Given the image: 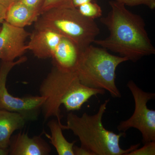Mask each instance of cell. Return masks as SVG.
<instances>
[{
    "mask_svg": "<svg viewBox=\"0 0 155 155\" xmlns=\"http://www.w3.org/2000/svg\"><path fill=\"white\" fill-rule=\"evenodd\" d=\"M109 3L110 11L100 20L108 28L110 35L103 39H96L94 43L133 62L154 54L155 48L143 18L115 0Z\"/></svg>",
    "mask_w": 155,
    "mask_h": 155,
    "instance_id": "6da1fadb",
    "label": "cell"
},
{
    "mask_svg": "<svg viewBox=\"0 0 155 155\" xmlns=\"http://www.w3.org/2000/svg\"><path fill=\"white\" fill-rule=\"evenodd\" d=\"M105 91L83 85L75 72L63 71L54 66L40 86V95L45 97L41 108L45 120L54 117L61 122L62 105L68 112L78 110L92 97Z\"/></svg>",
    "mask_w": 155,
    "mask_h": 155,
    "instance_id": "7a4b0ae2",
    "label": "cell"
},
{
    "mask_svg": "<svg viewBox=\"0 0 155 155\" xmlns=\"http://www.w3.org/2000/svg\"><path fill=\"white\" fill-rule=\"evenodd\" d=\"M110 100L100 106L97 114L93 115L84 113L81 117L72 112L67 116V125H61L63 130H69L79 138L81 146L86 149L93 155H126L138 148L140 143L131 146L127 149L120 147V139L125 137V132L116 134L107 130L103 125V115L105 113Z\"/></svg>",
    "mask_w": 155,
    "mask_h": 155,
    "instance_id": "3957f363",
    "label": "cell"
},
{
    "mask_svg": "<svg viewBox=\"0 0 155 155\" xmlns=\"http://www.w3.org/2000/svg\"><path fill=\"white\" fill-rule=\"evenodd\" d=\"M127 61V58L112 54L104 48L91 45L81 52L75 72L83 85L104 90L113 97L120 98L116 83V70Z\"/></svg>",
    "mask_w": 155,
    "mask_h": 155,
    "instance_id": "277c9868",
    "label": "cell"
},
{
    "mask_svg": "<svg viewBox=\"0 0 155 155\" xmlns=\"http://www.w3.org/2000/svg\"><path fill=\"white\" fill-rule=\"evenodd\" d=\"M47 28L71 40L83 50L92 45L100 33L94 19L80 14L75 7L51 9L35 22V28Z\"/></svg>",
    "mask_w": 155,
    "mask_h": 155,
    "instance_id": "5b68a950",
    "label": "cell"
},
{
    "mask_svg": "<svg viewBox=\"0 0 155 155\" xmlns=\"http://www.w3.org/2000/svg\"><path fill=\"white\" fill-rule=\"evenodd\" d=\"M25 57H21L14 61H1L0 63V110L16 112L22 114L28 121L38 118L45 97L41 96H29L18 97L9 93L7 87V78L9 72L15 66L24 63Z\"/></svg>",
    "mask_w": 155,
    "mask_h": 155,
    "instance_id": "8992f818",
    "label": "cell"
},
{
    "mask_svg": "<svg viewBox=\"0 0 155 155\" xmlns=\"http://www.w3.org/2000/svg\"><path fill=\"white\" fill-rule=\"evenodd\" d=\"M127 85L134 99L135 109L129 119L119 123L117 129L125 132L129 128H135L141 133L143 144L155 141V111L147 106L149 101L155 98V93L144 91L133 81H129Z\"/></svg>",
    "mask_w": 155,
    "mask_h": 155,
    "instance_id": "52a82bcc",
    "label": "cell"
},
{
    "mask_svg": "<svg viewBox=\"0 0 155 155\" xmlns=\"http://www.w3.org/2000/svg\"><path fill=\"white\" fill-rule=\"evenodd\" d=\"M31 33L4 21L0 31V60L14 61L27 50L25 41Z\"/></svg>",
    "mask_w": 155,
    "mask_h": 155,
    "instance_id": "ba28073f",
    "label": "cell"
},
{
    "mask_svg": "<svg viewBox=\"0 0 155 155\" xmlns=\"http://www.w3.org/2000/svg\"><path fill=\"white\" fill-rule=\"evenodd\" d=\"M27 45L38 59L52 58L62 36L58 32L47 28H35L30 35Z\"/></svg>",
    "mask_w": 155,
    "mask_h": 155,
    "instance_id": "9c48e42d",
    "label": "cell"
},
{
    "mask_svg": "<svg viewBox=\"0 0 155 155\" xmlns=\"http://www.w3.org/2000/svg\"><path fill=\"white\" fill-rule=\"evenodd\" d=\"M9 150L11 155H48L51 148L41 136L30 137L20 132L11 136Z\"/></svg>",
    "mask_w": 155,
    "mask_h": 155,
    "instance_id": "30bf717a",
    "label": "cell"
},
{
    "mask_svg": "<svg viewBox=\"0 0 155 155\" xmlns=\"http://www.w3.org/2000/svg\"><path fill=\"white\" fill-rule=\"evenodd\" d=\"M82 50L74 42L62 36L52 58L53 64L66 72H75Z\"/></svg>",
    "mask_w": 155,
    "mask_h": 155,
    "instance_id": "8fae6325",
    "label": "cell"
},
{
    "mask_svg": "<svg viewBox=\"0 0 155 155\" xmlns=\"http://www.w3.org/2000/svg\"><path fill=\"white\" fill-rule=\"evenodd\" d=\"M26 122L22 114L0 110V147L9 148L12 134L16 130L22 129Z\"/></svg>",
    "mask_w": 155,
    "mask_h": 155,
    "instance_id": "7c38bea8",
    "label": "cell"
},
{
    "mask_svg": "<svg viewBox=\"0 0 155 155\" xmlns=\"http://www.w3.org/2000/svg\"><path fill=\"white\" fill-rule=\"evenodd\" d=\"M40 14L18 1L8 7L5 21L15 27L24 28L36 22Z\"/></svg>",
    "mask_w": 155,
    "mask_h": 155,
    "instance_id": "4fadbf2b",
    "label": "cell"
},
{
    "mask_svg": "<svg viewBox=\"0 0 155 155\" xmlns=\"http://www.w3.org/2000/svg\"><path fill=\"white\" fill-rule=\"evenodd\" d=\"M62 125L57 119H51L48 123L51 135L46 132L44 133L49 140L51 144L54 147L58 155H74L73 147L76 141L71 143L67 141L62 132Z\"/></svg>",
    "mask_w": 155,
    "mask_h": 155,
    "instance_id": "5bb4252c",
    "label": "cell"
},
{
    "mask_svg": "<svg viewBox=\"0 0 155 155\" xmlns=\"http://www.w3.org/2000/svg\"><path fill=\"white\" fill-rule=\"evenodd\" d=\"M81 15L89 19H94L102 16V10L99 5L92 2L85 3L77 8Z\"/></svg>",
    "mask_w": 155,
    "mask_h": 155,
    "instance_id": "9a60e30c",
    "label": "cell"
},
{
    "mask_svg": "<svg viewBox=\"0 0 155 155\" xmlns=\"http://www.w3.org/2000/svg\"><path fill=\"white\" fill-rule=\"evenodd\" d=\"M72 7H74L72 0H44L41 14L52 9Z\"/></svg>",
    "mask_w": 155,
    "mask_h": 155,
    "instance_id": "2e32d148",
    "label": "cell"
},
{
    "mask_svg": "<svg viewBox=\"0 0 155 155\" xmlns=\"http://www.w3.org/2000/svg\"><path fill=\"white\" fill-rule=\"evenodd\" d=\"M155 141L149 142L144 144V146L136 149L126 155H155Z\"/></svg>",
    "mask_w": 155,
    "mask_h": 155,
    "instance_id": "e0dca14e",
    "label": "cell"
},
{
    "mask_svg": "<svg viewBox=\"0 0 155 155\" xmlns=\"http://www.w3.org/2000/svg\"><path fill=\"white\" fill-rule=\"evenodd\" d=\"M118 2L123 4L125 6L134 7L144 5L150 9H155V0H115Z\"/></svg>",
    "mask_w": 155,
    "mask_h": 155,
    "instance_id": "ac0fdd59",
    "label": "cell"
},
{
    "mask_svg": "<svg viewBox=\"0 0 155 155\" xmlns=\"http://www.w3.org/2000/svg\"><path fill=\"white\" fill-rule=\"evenodd\" d=\"M30 8L38 11L41 14V11L44 0H19ZM41 15V14H40Z\"/></svg>",
    "mask_w": 155,
    "mask_h": 155,
    "instance_id": "d6986e66",
    "label": "cell"
},
{
    "mask_svg": "<svg viewBox=\"0 0 155 155\" xmlns=\"http://www.w3.org/2000/svg\"><path fill=\"white\" fill-rule=\"evenodd\" d=\"M73 150L74 155H93L91 152L81 146L78 147L74 145Z\"/></svg>",
    "mask_w": 155,
    "mask_h": 155,
    "instance_id": "ffe728a7",
    "label": "cell"
},
{
    "mask_svg": "<svg viewBox=\"0 0 155 155\" xmlns=\"http://www.w3.org/2000/svg\"><path fill=\"white\" fill-rule=\"evenodd\" d=\"M7 9L5 7L0 4V24L5 21Z\"/></svg>",
    "mask_w": 155,
    "mask_h": 155,
    "instance_id": "44dd1931",
    "label": "cell"
},
{
    "mask_svg": "<svg viewBox=\"0 0 155 155\" xmlns=\"http://www.w3.org/2000/svg\"><path fill=\"white\" fill-rule=\"evenodd\" d=\"M92 0H72V3L75 8H78L81 5L92 2Z\"/></svg>",
    "mask_w": 155,
    "mask_h": 155,
    "instance_id": "7402d4cb",
    "label": "cell"
},
{
    "mask_svg": "<svg viewBox=\"0 0 155 155\" xmlns=\"http://www.w3.org/2000/svg\"><path fill=\"white\" fill-rule=\"evenodd\" d=\"M18 1L19 0H0V4L2 5L7 9L11 4Z\"/></svg>",
    "mask_w": 155,
    "mask_h": 155,
    "instance_id": "603a6c76",
    "label": "cell"
},
{
    "mask_svg": "<svg viewBox=\"0 0 155 155\" xmlns=\"http://www.w3.org/2000/svg\"><path fill=\"white\" fill-rule=\"evenodd\" d=\"M9 154V148H4L0 147V155H7Z\"/></svg>",
    "mask_w": 155,
    "mask_h": 155,
    "instance_id": "cb8c5ba5",
    "label": "cell"
},
{
    "mask_svg": "<svg viewBox=\"0 0 155 155\" xmlns=\"http://www.w3.org/2000/svg\"><path fill=\"white\" fill-rule=\"evenodd\" d=\"M1 27H0V31H1Z\"/></svg>",
    "mask_w": 155,
    "mask_h": 155,
    "instance_id": "d4e9b609",
    "label": "cell"
}]
</instances>
